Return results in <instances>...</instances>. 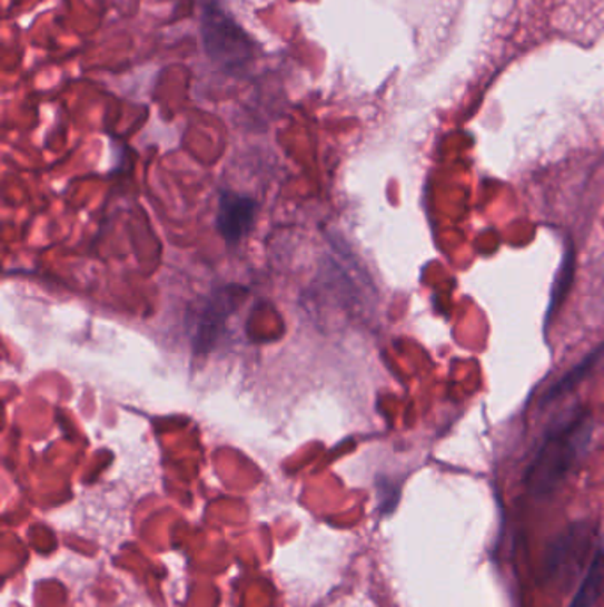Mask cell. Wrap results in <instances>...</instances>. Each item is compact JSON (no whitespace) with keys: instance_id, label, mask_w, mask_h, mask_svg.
I'll use <instances>...</instances> for the list:
<instances>
[{"instance_id":"6da1fadb","label":"cell","mask_w":604,"mask_h":607,"mask_svg":"<svg viewBox=\"0 0 604 607\" xmlns=\"http://www.w3.org/2000/svg\"><path fill=\"white\" fill-rule=\"evenodd\" d=\"M592 418L585 409L558 415L544 433V441L526 472V487L535 498H546L558 489L588 444Z\"/></svg>"},{"instance_id":"7a4b0ae2","label":"cell","mask_w":604,"mask_h":607,"mask_svg":"<svg viewBox=\"0 0 604 607\" xmlns=\"http://www.w3.org/2000/svg\"><path fill=\"white\" fill-rule=\"evenodd\" d=\"M200 35L209 59L222 70H245L254 61L253 40L215 0H202Z\"/></svg>"},{"instance_id":"3957f363","label":"cell","mask_w":604,"mask_h":607,"mask_svg":"<svg viewBox=\"0 0 604 607\" xmlns=\"http://www.w3.org/2000/svg\"><path fill=\"white\" fill-rule=\"evenodd\" d=\"M257 205L253 197L224 193L218 202L217 229L229 244H238L254 226Z\"/></svg>"},{"instance_id":"277c9868","label":"cell","mask_w":604,"mask_h":607,"mask_svg":"<svg viewBox=\"0 0 604 607\" xmlns=\"http://www.w3.org/2000/svg\"><path fill=\"white\" fill-rule=\"evenodd\" d=\"M604 595V547L592 558L582 585L567 607H594Z\"/></svg>"},{"instance_id":"5b68a950","label":"cell","mask_w":604,"mask_h":607,"mask_svg":"<svg viewBox=\"0 0 604 607\" xmlns=\"http://www.w3.org/2000/svg\"><path fill=\"white\" fill-rule=\"evenodd\" d=\"M604 355V345H601L600 349L594 350L592 354H588L587 358L583 359L582 363L576 364V366L571 370L570 373H565L564 379L558 381L557 384L549 388L548 393L544 394L543 403L544 405H549V403L555 402L558 398L564 396V394L573 391L583 379H587L588 373L596 368V364L600 363L601 358Z\"/></svg>"},{"instance_id":"8992f818","label":"cell","mask_w":604,"mask_h":607,"mask_svg":"<svg viewBox=\"0 0 604 607\" xmlns=\"http://www.w3.org/2000/svg\"><path fill=\"white\" fill-rule=\"evenodd\" d=\"M574 276V256L573 249L565 251L564 263H562V271L558 274L557 283L553 284L552 302H549L548 319H552L553 313L558 306H562L565 295L570 292L571 284H573Z\"/></svg>"}]
</instances>
